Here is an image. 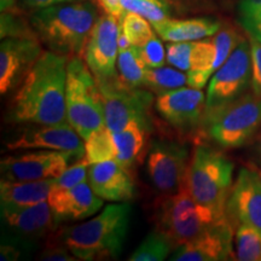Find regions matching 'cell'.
Returning a JSON list of instances; mask_svg holds the SVG:
<instances>
[{"mask_svg": "<svg viewBox=\"0 0 261 261\" xmlns=\"http://www.w3.org/2000/svg\"><path fill=\"white\" fill-rule=\"evenodd\" d=\"M69 57L44 51L17 86L10 116L29 125L68 122L65 107L67 64Z\"/></svg>", "mask_w": 261, "mask_h": 261, "instance_id": "obj_1", "label": "cell"}, {"mask_svg": "<svg viewBox=\"0 0 261 261\" xmlns=\"http://www.w3.org/2000/svg\"><path fill=\"white\" fill-rule=\"evenodd\" d=\"M130 212L128 202H115L91 220L57 228L50 237L67 247L77 260L117 259L128 233Z\"/></svg>", "mask_w": 261, "mask_h": 261, "instance_id": "obj_2", "label": "cell"}, {"mask_svg": "<svg viewBox=\"0 0 261 261\" xmlns=\"http://www.w3.org/2000/svg\"><path fill=\"white\" fill-rule=\"evenodd\" d=\"M98 17L92 2L71 0L33 12L29 23L44 46L70 58L83 56Z\"/></svg>", "mask_w": 261, "mask_h": 261, "instance_id": "obj_3", "label": "cell"}, {"mask_svg": "<svg viewBox=\"0 0 261 261\" xmlns=\"http://www.w3.org/2000/svg\"><path fill=\"white\" fill-rule=\"evenodd\" d=\"M65 107L68 122L84 140L106 127L99 85L81 56L68 60Z\"/></svg>", "mask_w": 261, "mask_h": 261, "instance_id": "obj_4", "label": "cell"}, {"mask_svg": "<svg viewBox=\"0 0 261 261\" xmlns=\"http://www.w3.org/2000/svg\"><path fill=\"white\" fill-rule=\"evenodd\" d=\"M233 162L224 152L200 144L190 160L185 185L198 203L219 215H226L225 207L233 185Z\"/></svg>", "mask_w": 261, "mask_h": 261, "instance_id": "obj_5", "label": "cell"}, {"mask_svg": "<svg viewBox=\"0 0 261 261\" xmlns=\"http://www.w3.org/2000/svg\"><path fill=\"white\" fill-rule=\"evenodd\" d=\"M225 217L198 203L187 185L174 194L163 195L154 211L156 230L167 234L177 247L194 240Z\"/></svg>", "mask_w": 261, "mask_h": 261, "instance_id": "obj_6", "label": "cell"}, {"mask_svg": "<svg viewBox=\"0 0 261 261\" xmlns=\"http://www.w3.org/2000/svg\"><path fill=\"white\" fill-rule=\"evenodd\" d=\"M202 128L223 149L246 145L261 130V97L253 91L218 112L205 115Z\"/></svg>", "mask_w": 261, "mask_h": 261, "instance_id": "obj_7", "label": "cell"}, {"mask_svg": "<svg viewBox=\"0 0 261 261\" xmlns=\"http://www.w3.org/2000/svg\"><path fill=\"white\" fill-rule=\"evenodd\" d=\"M103 97L106 127L112 132H119L132 122L152 130L150 108L152 92L148 89H132L126 86L117 76L110 80L98 81Z\"/></svg>", "mask_w": 261, "mask_h": 261, "instance_id": "obj_8", "label": "cell"}, {"mask_svg": "<svg viewBox=\"0 0 261 261\" xmlns=\"http://www.w3.org/2000/svg\"><path fill=\"white\" fill-rule=\"evenodd\" d=\"M252 46L242 39L225 63L212 75L205 97V115L236 102L252 89Z\"/></svg>", "mask_w": 261, "mask_h": 261, "instance_id": "obj_9", "label": "cell"}, {"mask_svg": "<svg viewBox=\"0 0 261 261\" xmlns=\"http://www.w3.org/2000/svg\"><path fill=\"white\" fill-rule=\"evenodd\" d=\"M190 166V151L184 143L154 139L146 154V172L156 190L174 194L185 185Z\"/></svg>", "mask_w": 261, "mask_h": 261, "instance_id": "obj_10", "label": "cell"}, {"mask_svg": "<svg viewBox=\"0 0 261 261\" xmlns=\"http://www.w3.org/2000/svg\"><path fill=\"white\" fill-rule=\"evenodd\" d=\"M2 223L18 247L48 238L60 226L47 201L23 208L2 207Z\"/></svg>", "mask_w": 261, "mask_h": 261, "instance_id": "obj_11", "label": "cell"}, {"mask_svg": "<svg viewBox=\"0 0 261 261\" xmlns=\"http://www.w3.org/2000/svg\"><path fill=\"white\" fill-rule=\"evenodd\" d=\"M119 35V19L108 14L97 18L84 51L85 62L97 81L117 76Z\"/></svg>", "mask_w": 261, "mask_h": 261, "instance_id": "obj_12", "label": "cell"}, {"mask_svg": "<svg viewBox=\"0 0 261 261\" xmlns=\"http://www.w3.org/2000/svg\"><path fill=\"white\" fill-rule=\"evenodd\" d=\"M155 108L169 126L178 132L189 135L202 126L205 113V97L200 89L184 86L159 94Z\"/></svg>", "mask_w": 261, "mask_h": 261, "instance_id": "obj_13", "label": "cell"}, {"mask_svg": "<svg viewBox=\"0 0 261 261\" xmlns=\"http://www.w3.org/2000/svg\"><path fill=\"white\" fill-rule=\"evenodd\" d=\"M73 160L75 158L69 152L38 150L24 155L3 159L0 169L3 179L6 180H44L60 177L69 167V163Z\"/></svg>", "mask_w": 261, "mask_h": 261, "instance_id": "obj_14", "label": "cell"}, {"mask_svg": "<svg viewBox=\"0 0 261 261\" xmlns=\"http://www.w3.org/2000/svg\"><path fill=\"white\" fill-rule=\"evenodd\" d=\"M9 150H56L69 152L76 161L84 159L85 144L69 122L33 125L6 144Z\"/></svg>", "mask_w": 261, "mask_h": 261, "instance_id": "obj_15", "label": "cell"}, {"mask_svg": "<svg viewBox=\"0 0 261 261\" xmlns=\"http://www.w3.org/2000/svg\"><path fill=\"white\" fill-rule=\"evenodd\" d=\"M225 213L234 228L243 224L261 232V175L256 171L247 167L240 169Z\"/></svg>", "mask_w": 261, "mask_h": 261, "instance_id": "obj_16", "label": "cell"}, {"mask_svg": "<svg viewBox=\"0 0 261 261\" xmlns=\"http://www.w3.org/2000/svg\"><path fill=\"white\" fill-rule=\"evenodd\" d=\"M233 226L227 217L221 218L194 240L175 248L173 261H223L233 254Z\"/></svg>", "mask_w": 261, "mask_h": 261, "instance_id": "obj_17", "label": "cell"}, {"mask_svg": "<svg viewBox=\"0 0 261 261\" xmlns=\"http://www.w3.org/2000/svg\"><path fill=\"white\" fill-rule=\"evenodd\" d=\"M38 38H4L0 45V93L17 87L42 54Z\"/></svg>", "mask_w": 261, "mask_h": 261, "instance_id": "obj_18", "label": "cell"}, {"mask_svg": "<svg viewBox=\"0 0 261 261\" xmlns=\"http://www.w3.org/2000/svg\"><path fill=\"white\" fill-rule=\"evenodd\" d=\"M87 179L94 194L102 200L128 202L135 196V179L130 175V169L117 160L90 165Z\"/></svg>", "mask_w": 261, "mask_h": 261, "instance_id": "obj_19", "label": "cell"}, {"mask_svg": "<svg viewBox=\"0 0 261 261\" xmlns=\"http://www.w3.org/2000/svg\"><path fill=\"white\" fill-rule=\"evenodd\" d=\"M103 201L94 194L90 182L84 181L68 190L52 189L47 202L57 223L79 221L92 217L103 207Z\"/></svg>", "mask_w": 261, "mask_h": 261, "instance_id": "obj_20", "label": "cell"}, {"mask_svg": "<svg viewBox=\"0 0 261 261\" xmlns=\"http://www.w3.org/2000/svg\"><path fill=\"white\" fill-rule=\"evenodd\" d=\"M155 32L165 41H197L217 34L221 28L218 19L211 17H196L187 19L167 18L152 24Z\"/></svg>", "mask_w": 261, "mask_h": 261, "instance_id": "obj_21", "label": "cell"}, {"mask_svg": "<svg viewBox=\"0 0 261 261\" xmlns=\"http://www.w3.org/2000/svg\"><path fill=\"white\" fill-rule=\"evenodd\" d=\"M54 180L55 178L25 181L3 179L0 182L2 207L23 208L47 201Z\"/></svg>", "mask_w": 261, "mask_h": 261, "instance_id": "obj_22", "label": "cell"}, {"mask_svg": "<svg viewBox=\"0 0 261 261\" xmlns=\"http://www.w3.org/2000/svg\"><path fill=\"white\" fill-rule=\"evenodd\" d=\"M151 130L132 122L119 132H113L116 145V159L127 168L132 169L137 163L142 162L150 145Z\"/></svg>", "mask_w": 261, "mask_h": 261, "instance_id": "obj_23", "label": "cell"}, {"mask_svg": "<svg viewBox=\"0 0 261 261\" xmlns=\"http://www.w3.org/2000/svg\"><path fill=\"white\" fill-rule=\"evenodd\" d=\"M217 47L213 39L192 41L190 69L188 70V85L202 90L217 71Z\"/></svg>", "mask_w": 261, "mask_h": 261, "instance_id": "obj_24", "label": "cell"}, {"mask_svg": "<svg viewBox=\"0 0 261 261\" xmlns=\"http://www.w3.org/2000/svg\"><path fill=\"white\" fill-rule=\"evenodd\" d=\"M117 79L132 89L144 86L148 65L140 58L137 46H129L119 51L117 57Z\"/></svg>", "mask_w": 261, "mask_h": 261, "instance_id": "obj_25", "label": "cell"}, {"mask_svg": "<svg viewBox=\"0 0 261 261\" xmlns=\"http://www.w3.org/2000/svg\"><path fill=\"white\" fill-rule=\"evenodd\" d=\"M177 246L167 234L155 230L144 238L135 253L129 256L130 261H162L169 256Z\"/></svg>", "mask_w": 261, "mask_h": 261, "instance_id": "obj_26", "label": "cell"}, {"mask_svg": "<svg viewBox=\"0 0 261 261\" xmlns=\"http://www.w3.org/2000/svg\"><path fill=\"white\" fill-rule=\"evenodd\" d=\"M187 84L188 75L182 73V70L162 65L159 68H148L144 87L159 96V94L184 87Z\"/></svg>", "mask_w": 261, "mask_h": 261, "instance_id": "obj_27", "label": "cell"}, {"mask_svg": "<svg viewBox=\"0 0 261 261\" xmlns=\"http://www.w3.org/2000/svg\"><path fill=\"white\" fill-rule=\"evenodd\" d=\"M84 159L90 165L116 159V145L113 138V132L103 127L96 130L89 138L85 139Z\"/></svg>", "mask_w": 261, "mask_h": 261, "instance_id": "obj_28", "label": "cell"}, {"mask_svg": "<svg viewBox=\"0 0 261 261\" xmlns=\"http://www.w3.org/2000/svg\"><path fill=\"white\" fill-rule=\"evenodd\" d=\"M234 259L261 261V232L248 225L240 224L234 231Z\"/></svg>", "mask_w": 261, "mask_h": 261, "instance_id": "obj_29", "label": "cell"}, {"mask_svg": "<svg viewBox=\"0 0 261 261\" xmlns=\"http://www.w3.org/2000/svg\"><path fill=\"white\" fill-rule=\"evenodd\" d=\"M120 23V31L126 35L132 46H142L155 35L148 19L135 12H125Z\"/></svg>", "mask_w": 261, "mask_h": 261, "instance_id": "obj_30", "label": "cell"}, {"mask_svg": "<svg viewBox=\"0 0 261 261\" xmlns=\"http://www.w3.org/2000/svg\"><path fill=\"white\" fill-rule=\"evenodd\" d=\"M238 22L249 39L261 41V0H240Z\"/></svg>", "mask_w": 261, "mask_h": 261, "instance_id": "obj_31", "label": "cell"}, {"mask_svg": "<svg viewBox=\"0 0 261 261\" xmlns=\"http://www.w3.org/2000/svg\"><path fill=\"white\" fill-rule=\"evenodd\" d=\"M122 9L126 12H135L148 19L151 24L160 23L169 17L171 10L156 4L151 0H120Z\"/></svg>", "mask_w": 261, "mask_h": 261, "instance_id": "obj_32", "label": "cell"}, {"mask_svg": "<svg viewBox=\"0 0 261 261\" xmlns=\"http://www.w3.org/2000/svg\"><path fill=\"white\" fill-rule=\"evenodd\" d=\"M87 173H89V163L86 160L81 159L71 165L62 173L60 177L55 178L54 187L55 190H68L81 182L86 181Z\"/></svg>", "mask_w": 261, "mask_h": 261, "instance_id": "obj_33", "label": "cell"}, {"mask_svg": "<svg viewBox=\"0 0 261 261\" xmlns=\"http://www.w3.org/2000/svg\"><path fill=\"white\" fill-rule=\"evenodd\" d=\"M4 38H37V35L31 23H24L11 10L2 12V39Z\"/></svg>", "mask_w": 261, "mask_h": 261, "instance_id": "obj_34", "label": "cell"}, {"mask_svg": "<svg viewBox=\"0 0 261 261\" xmlns=\"http://www.w3.org/2000/svg\"><path fill=\"white\" fill-rule=\"evenodd\" d=\"M192 41L171 42L166 46V60L179 70L188 71L190 69V57Z\"/></svg>", "mask_w": 261, "mask_h": 261, "instance_id": "obj_35", "label": "cell"}, {"mask_svg": "<svg viewBox=\"0 0 261 261\" xmlns=\"http://www.w3.org/2000/svg\"><path fill=\"white\" fill-rule=\"evenodd\" d=\"M140 58L149 68H159L165 64L166 51L162 42L154 35L142 46L137 47Z\"/></svg>", "mask_w": 261, "mask_h": 261, "instance_id": "obj_36", "label": "cell"}, {"mask_svg": "<svg viewBox=\"0 0 261 261\" xmlns=\"http://www.w3.org/2000/svg\"><path fill=\"white\" fill-rule=\"evenodd\" d=\"M39 259L45 261H75L77 260L73 254L69 252L67 247L63 244L52 240L51 237L47 238L46 244L44 249L39 255Z\"/></svg>", "mask_w": 261, "mask_h": 261, "instance_id": "obj_37", "label": "cell"}, {"mask_svg": "<svg viewBox=\"0 0 261 261\" xmlns=\"http://www.w3.org/2000/svg\"><path fill=\"white\" fill-rule=\"evenodd\" d=\"M250 40L252 46V90L256 96L261 97V41Z\"/></svg>", "mask_w": 261, "mask_h": 261, "instance_id": "obj_38", "label": "cell"}, {"mask_svg": "<svg viewBox=\"0 0 261 261\" xmlns=\"http://www.w3.org/2000/svg\"><path fill=\"white\" fill-rule=\"evenodd\" d=\"M65 2H71V0H17V6L23 12H32L33 14V12L38 11V10Z\"/></svg>", "mask_w": 261, "mask_h": 261, "instance_id": "obj_39", "label": "cell"}, {"mask_svg": "<svg viewBox=\"0 0 261 261\" xmlns=\"http://www.w3.org/2000/svg\"><path fill=\"white\" fill-rule=\"evenodd\" d=\"M98 3H99L100 8L106 11V14L114 16L116 19H119V22H121L126 11L120 4V0H98Z\"/></svg>", "mask_w": 261, "mask_h": 261, "instance_id": "obj_40", "label": "cell"}, {"mask_svg": "<svg viewBox=\"0 0 261 261\" xmlns=\"http://www.w3.org/2000/svg\"><path fill=\"white\" fill-rule=\"evenodd\" d=\"M21 254V247L16 246L14 243L2 244V248H0V260L2 261L18 260Z\"/></svg>", "mask_w": 261, "mask_h": 261, "instance_id": "obj_41", "label": "cell"}, {"mask_svg": "<svg viewBox=\"0 0 261 261\" xmlns=\"http://www.w3.org/2000/svg\"><path fill=\"white\" fill-rule=\"evenodd\" d=\"M166 4L171 8H175L178 10H182V9H190L191 4H195V2L197 0H165Z\"/></svg>", "mask_w": 261, "mask_h": 261, "instance_id": "obj_42", "label": "cell"}, {"mask_svg": "<svg viewBox=\"0 0 261 261\" xmlns=\"http://www.w3.org/2000/svg\"><path fill=\"white\" fill-rule=\"evenodd\" d=\"M16 0H0V9H2V12L11 11V10H14Z\"/></svg>", "mask_w": 261, "mask_h": 261, "instance_id": "obj_43", "label": "cell"}, {"mask_svg": "<svg viewBox=\"0 0 261 261\" xmlns=\"http://www.w3.org/2000/svg\"><path fill=\"white\" fill-rule=\"evenodd\" d=\"M255 152L256 155L259 156V159L261 160V130L259 135L256 136V140H255Z\"/></svg>", "mask_w": 261, "mask_h": 261, "instance_id": "obj_44", "label": "cell"}, {"mask_svg": "<svg viewBox=\"0 0 261 261\" xmlns=\"http://www.w3.org/2000/svg\"><path fill=\"white\" fill-rule=\"evenodd\" d=\"M151 2H154V3H156V4H159V5H162V6H165V8H167V9H169V6L166 4V2L165 0H151ZM171 10V9H169Z\"/></svg>", "mask_w": 261, "mask_h": 261, "instance_id": "obj_45", "label": "cell"}]
</instances>
